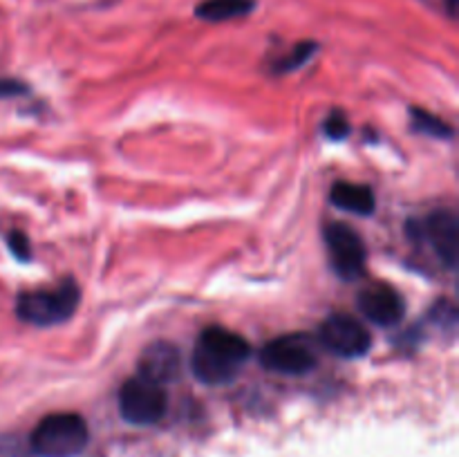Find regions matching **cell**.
I'll return each instance as SVG.
<instances>
[{
  "instance_id": "obj_1",
  "label": "cell",
  "mask_w": 459,
  "mask_h": 457,
  "mask_svg": "<svg viewBox=\"0 0 459 457\" xmlns=\"http://www.w3.org/2000/svg\"><path fill=\"white\" fill-rule=\"evenodd\" d=\"M251 357V345L224 327H209L197 339L191 370L202 384L224 385L236 379Z\"/></svg>"
},
{
  "instance_id": "obj_2",
  "label": "cell",
  "mask_w": 459,
  "mask_h": 457,
  "mask_svg": "<svg viewBox=\"0 0 459 457\" xmlns=\"http://www.w3.org/2000/svg\"><path fill=\"white\" fill-rule=\"evenodd\" d=\"M88 424L74 412H54L31 433V451L39 457H76L88 446Z\"/></svg>"
},
{
  "instance_id": "obj_3",
  "label": "cell",
  "mask_w": 459,
  "mask_h": 457,
  "mask_svg": "<svg viewBox=\"0 0 459 457\" xmlns=\"http://www.w3.org/2000/svg\"><path fill=\"white\" fill-rule=\"evenodd\" d=\"M81 291L74 280L58 282L52 289L25 291L18 296L16 314L21 321L39 327H52L65 323L79 307Z\"/></svg>"
},
{
  "instance_id": "obj_4",
  "label": "cell",
  "mask_w": 459,
  "mask_h": 457,
  "mask_svg": "<svg viewBox=\"0 0 459 457\" xmlns=\"http://www.w3.org/2000/svg\"><path fill=\"white\" fill-rule=\"evenodd\" d=\"M169 410V397L164 388L152 381L134 376L119 390V412L128 424L152 426Z\"/></svg>"
},
{
  "instance_id": "obj_5",
  "label": "cell",
  "mask_w": 459,
  "mask_h": 457,
  "mask_svg": "<svg viewBox=\"0 0 459 457\" xmlns=\"http://www.w3.org/2000/svg\"><path fill=\"white\" fill-rule=\"evenodd\" d=\"M260 363L278 375H307L316 366V349L307 334H285L264 345Z\"/></svg>"
},
{
  "instance_id": "obj_6",
  "label": "cell",
  "mask_w": 459,
  "mask_h": 457,
  "mask_svg": "<svg viewBox=\"0 0 459 457\" xmlns=\"http://www.w3.org/2000/svg\"><path fill=\"white\" fill-rule=\"evenodd\" d=\"M318 341L323 348L343 358L363 357L372 348V336L361 321L350 314H332L323 321L318 330Z\"/></svg>"
},
{
  "instance_id": "obj_7",
  "label": "cell",
  "mask_w": 459,
  "mask_h": 457,
  "mask_svg": "<svg viewBox=\"0 0 459 457\" xmlns=\"http://www.w3.org/2000/svg\"><path fill=\"white\" fill-rule=\"evenodd\" d=\"M325 246L332 267L343 280H354V278L361 276L363 269H366L368 251L361 236L354 228H350L343 222L327 224Z\"/></svg>"
},
{
  "instance_id": "obj_8",
  "label": "cell",
  "mask_w": 459,
  "mask_h": 457,
  "mask_svg": "<svg viewBox=\"0 0 459 457\" xmlns=\"http://www.w3.org/2000/svg\"><path fill=\"white\" fill-rule=\"evenodd\" d=\"M359 309L370 323L381 327L397 325L403 318L406 305H403L402 294L388 282H375L368 285L359 294Z\"/></svg>"
},
{
  "instance_id": "obj_9",
  "label": "cell",
  "mask_w": 459,
  "mask_h": 457,
  "mask_svg": "<svg viewBox=\"0 0 459 457\" xmlns=\"http://www.w3.org/2000/svg\"><path fill=\"white\" fill-rule=\"evenodd\" d=\"M421 236L433 246L444 267L455 269L459 263V220L453 211H435L421 227Z\"/></svg>"
},
{
  "instance_id": "obj_10",
  "label": "cell",
  "mask_w": 459,
  "mask_h": 457,
  "mask_svg": "<svg viewBox=\"0 0 459 457\" xmlns=\"http://www.w3.org/2000/svg\"><path fill=\"white\" fill-rule=\"evenodd\" d=\"M179 367H182L179 349L169 341H157V343L148 345L143 349L137 366V376L152 381L157 385H164L169 381L178 379Z\"/></svg>"
},
{
  "instance_id": "obj_11",
  "label": "cell",
  "mask_w": 459,
  "mask_h": 457,
  "mask_svg": "<svg viewBox=\"0 0 459 457\" xmlns=\"http://www.w3.org/2000/svg\"><path fill=\"white\" fill-rule=\"evenodd\" d=\"M332 204H336L339 209L350 211V213L357 215H372L375 213V193L370 186H363V184H352V182H339L332 186Z\"/></svg>"
},
{
  "instance_id": "obj_12",
  "label": "cell",
  "mask_w": 459,
  "mask_h": 457,
  "mask_svg": "<svg viewBox=\"0 0 459 457\" xmlns=\"http://www.w3.org/2000/svg\"><path fill=\"white\" fill-rule=\"evenodd\" d=\"M255 7V0H202L195 16L209 22H224L247 16Z\"/></svg>"
},
{
  "instance_id": "obj_13",
  "label": "cell",
  "mask_w": 459,
  "mask_h": 457,
  "mask_svg": "<svg viewBox=\"0 0 459 457\" xmlns=\"http://www.w3.org/2000/svg\"><path fill=\"white\" fill-rule=\"evenodd\" d=\"M412 124H415L417 130H421L424 134H430V137H442L448 139L453 137V128L444 119H437V116L429 115L424 110H412Z\"/></svg>"
},
{
  "instance_id": "obj_14",
  "label": "cell",
  "mask_w": 459,
  "mask_h": 457,
  "mask_svg": "<svg viewBox=\"0 0 459 457\" xmlns=\"http://www.w3.org/2000/svg\"><path fill=\"white\" fill-rule=\"evenodd\" d=\"M316 52V45L314 43H300L296 45L294 49H291V56L290 58H281V61L276 63V72H291L296 70V67L303 65L305 61H307L312 54Z\"/></svg>"
},
{
  "instance_id": "obj_15",
  "label": "cell",
  "mask_w": 459,
  "mask_h": 457,
  "mask_svg": "<svg viewBox=\"0 0 459 457\" xmlns=\"http://www.w3.org/2000/svg\"><path fill=\"white\" fill-rule=\"evenodd\" d=\"M325 134L330 139H334V142H341V139H343V137H348V134H350V124H348V119H345L343 112L334 110L330 116H327Z\"/></svg>"
},
{
  "instance_id": "obj_16",
  "label": "cell",
  "mask_w": 459,
  "mask_h": 457,
  "mask_svg": "<svg viewBox=\"0 0 459 457\" xmlns=\"http://www.w3.org/2000/svg\"><path fill=\"white\" fill-rule=\"evenodd\" d=\"M7 242H9V249H12V254L16 255L21 263H27V260L31 258V249H30V237L25 236V233L21 231H12L7 236Z\"/></svg>"
},
{
  "instance_id": "obj_17",
  "label": "cell",
  "mask_w": 459,
  "mask_h": 457,
  "mask_svg": "<svg viewBox=\"0 0 459 457\" xmlns=\"http://www.w3.org/2000/svg\"><path fill=\"white\" fill-rule=\"evenodd\" d=\"M25 92H27V88H25V83H21V81L0 79V99L18 97V94H25Z\"/></svg>"
},
{
  "instance_id": "obj_18",
  "label": "cell",
  "mask_w": 459,
  "mask_h": 457,
  "mask_svg": "<svg viewBox=\"0 0 459 457\" xmlns=\"http://www.w3.org/2000/svg\"><path fill=\"white\" fill-rule=\"evenodd\" d=\"M448 7H451V13H455V0H448Z\"/></svg>"
}]
</instances>
